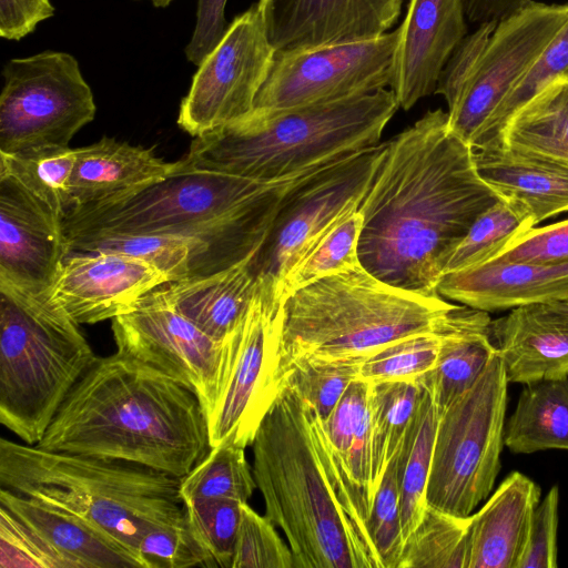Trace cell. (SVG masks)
<instances>
[{"mask_svg":"<svg viewBox=\"0 0 568 568\" xmlns=\"http://www.w3.org/2000/svg\"><path fill=\"white\" fill-rule=\"evenodd\" d=\"M500 199L479 176L473 148L427 111L386 142L358 210L363 267L394 286L438 294L445 263L485 210Z\"/></svg>","mask_w":568,"mask_h":568,"instance_id":"obj_1","label":"cell"},{"mask_svg":"<svg viewBox=\"0 0 568 568\" xmlns=\"http://www.w3.org/2000/svg\"><path fill=\"white\" fill-rule=\"evenodd\" d=\"M36 446L134 463L178 478L211 449L199 397L119 351L97 357Z\"/></svg>","mask_w":568,"mask_h":568,"instance_id":"obj_2","label":"cell"},{"mask_svg":"<svg viewBox=\"0 0 568 568\" xmlns=\"http://www.w3.org/2000/svg\"><path fill=\"white\" fill-rule=\"evenodd\" d=\"M251 446L265 516L294 568H377L342 500L323 422L286 382Z\"/></svg>","mask_w":568,"mask_h":568,"instance_id":"obj_3","label":"cell"},{"mask_svg":"<svg viewBox=\"0 0 568 568\" xmlns=\"http://www.w3.org/2000/svg\"><path fill=\"white\" fill-rule=\"evenodd\" d=\"M320 168L277 181L178 168L123 196L72 207L65 235L105 232L169 235L196 242L213 273L253 255L287 191Z\"/></svg>","mask_w":568,"mask_h":568,"instance_id":"obj_4","label":"cell"},{"mask_svg":"<svg viewBox=\"0 0 568 568\" xmlns=\"http://www.w3.org/2000/svg\"><path fill=\"white\" fill-rule=\"evenodd\" d=\"M399 108L390 89L280 111H255L194 138L181 169L277 181L379 144Z\"/></svg>","mask_w":568,"mask_h":568,"instance_id":"obj_5","label":"cell"},{"mask_svg":"<svg viewBox=\"0 0 568 568\" xmlns=\"http://www.w3.org/2000/svg\"><path fill=\"white\" fill-rule=\"evenodd\" d=\"M456 304L388 284L363 266L308 283L281 303V377L304 362L363 359L403 337L442 333Z\"/></svg>","mask_w":568,"mask_h":568,"instance_id":"obj_6","label":"cell"},{"mask_svg":"<svg viewBox=\"0 0 568 568\" xmlns=\"http://www.w3.org/2000/svg\"><path fill=\"white\" fill-rule=\"evenodd\" d=\"M0 484L75 514L138 552L146 531L184 515L178 477L134 463L47 450L4 437Z\"/></svg>","mask_w":568,"mask_h":568,"instance_id":"obj_7","label":"cell"},{"mask_svg":"<svg viewBox=\"0 0 568 568\" xmlns=\"http://www.w3.org/2000/svg\"><path fill=\"white\" fill-rule=\"evenodd\" d=\"M50 297L0 283V423L37 445L64 398L97 359Z\"/></svg>","mask_w":568,"mask_h":568,"instance_id":"obj_8","label":"cell"},{"mask_svg":"<svg viewBox=\"0 0 568 568\" xmlns=\"http://www.w3.org/2000/svg\"><path fill=\"white\" fill-rule=\"evenodd\" d=\"M568 20V4L531 1L499 22L481 23L455 49L435 93L450 130L470 146Z\"/></svg>","mask_w":568,"mask_h":568,"instance_id":"obj_9","label":"cell"},{"mask_svg":"<svg viewBox=\"0 0 568 568\" xmlns=\"http://www.w3.org/2000/svg\"><path fill=\"white\" fill-rule=\"evenodd\" d=\"M508 381L496 355L437 424L427 506L468 517L491 493L500 469Z\"/></svg>","mask_w":568,"mask_h":568,"instance_id":"obj_10","label":"cell"},{"mask_svg":"<svg viewBox=\"0 0 568 568\" xmlns=\"http://www.w3.org/2000/svg\"><path fill=\"white\" fill-rule=\"evenodd\" d=\"M386 142L328 163L300 179L285 194L251 267L261 293L281 307L290 272L348 211L358 207Z\"/></svg>","mask_w":568,"mask_h":568,"instance_id":"obj_11","label":"cell"},{"mask_svg":"<svg viewBox=\"0 0 568 568\" xmlns=\"http://www.w3.org/2000/svg\"><path fill=\"white\" fill-rule=\"evenodd\" d=\"M0 152L67 148L95 115L90 85L70 53L47 50L2 70Z\"/></svg>","mask_w":568,"mask_h":568,"instance_id":"obj_12","label":"cell"},{"mask_svg":"<svg viewBox=\"0 0 568 568\" xmlns=\"http://www.w3.org/2000/svg\"><path fill=\"white\" fill-rule=\"evenodd\" d=\"M257 282V281H256ZM280 308L256 287L244 315L223 339L212 400L205 410L210 446L246 448L282 390Z\"/></svg>","mask_w":568,"mask_h":568,"instance_id":"obj_13","label":"cell"},{"mask_svg":"<svg viewBox=\"0 0 568 568\" xmlns=\"http://www.w3.org/2000/svg\"><path fill=\"white\" fill-rule=\"evenodd\" d=\"M397 39L396 29L363 42L275 52L253 110L301 108L385 89Z\"/></svg>","mask_w":568,"mask_h":568,"instance_id":"obj_14","label":"cell"},{"mask_svg":"<svg viewBox=\"0 0 568 568\" xmlns=\"http://www.w3.org/2000/svg\"><path fill=\"white\" fill-rule=\"evenodd\" d=\"M274 54L256 2L233 19L197 67L180 105L179 126L197 138L250 114Z\"/></svg>","mask_w":568,"mask_h":568,"instance_id":"obj_15","label":"cell"},{"mask_svg":"<svg viewBox=\"0 0 568 568\" xmlns=\"http://www.w3.org/2000/svg\"><path fill=\"white\" fill-rule=\"evenodd\" d=\"M116 351L172 376L207 409L222 355L215 341L179 313L162 286L142 296L134 307L112 318Z\"/></svg>","mask_w":568,"mask_h":568,"instance_id":"obj_16","label":"cell"},{"mask_svg":"<svg viewBox=\"0 0 568 568\" xmlns=\"http://www.w3.org/2000/svg\"><path fill=\"white\" fill-rule=\"evenodd\" d=\"M69 254L62 217L11 176H0V283L50 297Z\"/></svg>","mask_w":568,"mask_h":568,"instance_id":"obj_17","label":"cell"},{"mask_svg":"<svg viewBox=\"0 0 568 568\" xmlns=\"http://www.w3.org/2000/svg\"><path fill=\"white\" fill-rule=\"evenodd\" d=\"M275 52L376 39L394 26L403 0H258Z\"/></svg>","mask_w":568,"mask_h":568,"instance_id":"obj_18","label":"cell"},{"mask_svg":"<svg viewBox=\"0 0 568 568\" xmlns=\"http://www.w3.org/2000/svg\"><path fill=\"white\" fill-rule=\"evenodd\" d=\"M170 278L153 265L114 252H71L50 300L78 324H94L130 312Z\"/></svg>","mask_w":568,"mask_h":568,"instance_id":"obj_19","label":"cell"},{"mask_svg":"<svg viewBox=\"0 0 568 568\" xmlns=\"http://www.w3.org/2000/svg\"><path fill=\"white\" fill-rule=\"evenodd\" d=\"M397 32L389 89L407 111L435 93L444 67L466 37L464 0H409Z\"/></svg>","mask_w":568,"mask_h":568,"instance_id":"obj_20","label":"cell"},{"mask_svg":"<svg viewBox=\"0 0 568 568\" xmlns=\"http://www.w3.org/2000/svg\"><path fill=\"white\" fill-rule=\"evenodd\" d=\"M490 337L508 383L568 375V308L561 302L514 307L491 321Z\"/></svg>","mask_w":568,"mask_h":568,"instance_id":"obj_21","label":"cell"},{"mask_svg":"<svg viewBox=\"0 0 568 568\" xmlns=\"http://www.w3.org/2000/svg\"><path fill=\"white\" fill-rule=\"evenodd\" d=\"M437 292L446 300L486 312L565 302L568 301V262H487L444 274Z\"/></svg>","mask_w":568,"mask_h":568,"instance_id":"obj_22","label":"cell"},{"mask_svg":"<svg viewBox=\"0 0 568 568\" xmlns=\"http://www.w3.org/2000/svg\"><path fill=\"white\" fill-rule=\"evenodd\" d=\"M369 383L356 379L323 422L344 506L362 541L373 547L367 521L376 494L372 476Z\"/></svg>","mask_w":568,"mask_h":568,"instance_id":"obj_23","label":"cell"},{"mask_svg":"<svg viewBox=\"0 0 568 568\" xmlns=\"http://www.w3.org/2000/svg\"><path fill=\"white\" fill-rule=\"evenodd\" d=\"M0 507L40 535L71 568H150L140 552L73 513L4 487Z\"/></svg>","mask_w":568,"mask_h":568,"instance_id":"obj_24","label":"cell"},{"mask_svg":"<svg viewBox=\"0 0 568 568\" xmlns=\"http://www.w3.org/2000/svg\"><path fill=\"white\" fill-rule=\"evenodd\" d=\"M473 155L483 181L535 226L568 211V165L503 144L473 149Z\"/></svg>","mask_w":568,"mask_h":568,"instance_id":"obj_25","label":"cell"},{"mask_svg":"<svg viewBox=\"0 0 568 568\" xmlns=\"http://www.w3.org/2000/svg\"><path fill=\"white\" fill-rule=\"evenodd\" d=\"M539 501V486L519 471L510 473L470 515L468 568H518Z\"/></svg>","mask_w":568,"mask_h":568,"instance_id":"obj_26","label":"cell"},{"mask_svg":"<svg viewBox=\"0 0 568 568\" xmlns=\"http://www.w3.org/2000/svg\"><path fill=\"white\" fill-rule=\"evenodd\" d=\"M77 149L71 179L72 207L123 196L166 178L178 168V161H164L154 153L153 148L132 145L106 136Z\"/></svg>","mask_w":568,"mask_h":568,"instance_id":"obj_27","label":"cell"},{"mask_svg":"<svg viewBox=\"0 0 568 568\" xmlns=\"http://www.w3.org/2000/svg\"><path fill=\"white\" fill-rule=\"evenodd\" d=\"M489 312L456 305L442 333L436 365L417 377L430 392L440 414L483 374L496 348L490 337Z\"/></svg>","mask_w":568,"mask_h":568,"instance_id":"obj_28","label":"cell"},{"mask_svg":"<svg viewBox=\"0 0 568 568\" xmlns=\"http://www.w3.org/2000/svg\"><path fill=\"white\" fill-rule=\"evenodd\" d=\"M253 255L223 271L169 282L162 288L179 313L206 335L222 342L255 295L257 282L251 267Z\"/></svg>","mask_w":568,"mask_h":568,"instance_id":"obj_29","label":"cell"},{"mask_svg":"<svg viewBox=\"0 0 568 568\" xmlns=\"http://www.w3.org/2000/svg\"><path fill=\"white\" fill-rule=\"evenodd\" d=\"M504 445L514 454L568 450V375L525 384L505 424Z\"/></svg>","mask_w":568,"mask_h":568,"instance_id":"obj_30","label":"cell"},{"mask_svg":"<svg viewBox=\"0 0 568 568\" xmlns=\"http://www.w3.org/2000/svg\"><path fill=\"white\" fill-rule=\"evenodd\" d=\"M498 144L568 165V75L548 82L521 105L493 145Z\"/></svg>","mask_w":568,"mask_h":568,"instance_id":"obj_31","label":"cell"},{"mask_svg":"<svg viewBox=\"0 0 568 568\" xmlns=\"http://www.w3.org/2000/svg\"><path fill=\"white\" fill-rule=\"evenodd\" d=\"M418 383V403L394 456L404 540L418 525L427 508V484L439 418L430 392Z\"/></svg>","mask_w":568,"mask_h":568,"instance_id":"obj_32","label":"cell"},{"mask_svg":"<svg viewBox=\"0 0 568 568\" xmlns=\"http://www.w3.org/2000/svg\"><path fill=\"white\" fill-rule=\"evenodd\" d=\"M71 252H114L140 258L170 282L213 274L199 244L169 235L91 232L65 235Z\"/></svg>","mask_w":568,"mask_h":568,"instance_id":"obj_33","label":"cell"},{"mask_svg":"<svg viewBox=\"0 0 568 568\" xmlns=\"http://www.w3.org/2000/svg\"><path fill=\"white\" fill-rule=\"evenodd\" d=\"M368 383L372 476L377 491L413 418L420 385L417 378Z\"/></svg>","mask_w":568,"mask_h":568,"instance_id":"obj_34","label":"cell"},{"mask_svg":"<svg viewBox=\"0 0 568 568\" xmlns=\"http://www.w3.org/2000/svg\"><path fill=\"white\" fill-rule=\"evenodd\" d=\"M78 149L0 152V176H11L63 217L72 207L71 179Z\"/></svg>","mask_w":568,"mask_h":568,"instance_id":"obj_35","label":"cell"},{"mask_svg":"<svg viewBox=\"0 0 568 568\" xmlns=\"http://www.w3.org/2000/svg\"><path fill=\"white\" fill-rule=\"evenodd\" d=\"M469 558L470 516L427 506L405 540L398 568H468Z\"/></svg>","mask_w":568,"mask_h":568,"instance_id":"obj_36","label":"cell"},{"mask_svg":"<svg viewBox=\"0 0 568 568\" xmlns=\"http://www.w3.org/2000/svg\"><path fill=\"white\" fill-rule=\"evenodd\" d=\"M257 488L245 448L224 439L211 447L207 455L180 478L183 500L226 498L247 503Z\"/></svg>","mask_w":568,"mask_h":568,"instance_id":"obj_37","label":"cell"},{"mask_svg":"<svg viewBox=\"0 0 568 568\" xmlns=\"http://www.w3.org/2000/svg\"><path fill=\"white\" fill-rule=\"evenodd\" d=\"M362 221V214L355 207L335 223L286 276L281 303L290 293L308 283L363 266L358 255Z\"/></svg>","mask_w":568,"mask_h":568,"instance_id":"obj_38","label":"cell"},{"mask_svg":"<svg viewBox=\"0 0 568 568\" xmlns=\"http://www.w3.org/2000/svg\"><path fill=\"white\" fill-rule=\"evenodd\" d=\"M531 227L535 225L530 219L499 200L477 216L448 256L443 275L468 270L493 260L511 241Z\"/></svg>","mask_w":568,"mask_h":568,"instance_id":"obj_39","label":"cell"},{"mask_svg":"<svg viewBox=\"0 0 568 568\" xmlns=\"http://www.w3.org/2000/svg\"><path fill=\"white\" fill-rule=\"evenodd\" d=\"M242 504L226 498L183 500L187 526L214 567L232 568Z\"/></svg>","mask_w":568,"mask_h":568,"instance_id":"obj_40","label":"cell"},{"mask_svg":"<svg viewBox=\"0 0 568 568\" xmlns=\"http://www.w3.org/2000/svg\"><path fill=\"white\" fill-rule=\"evenodd\" d=\"M442 333L414 334L384 345L361 361L358 379L381 382L419 377L436 365Z\"/></svg>","mask_w":568,"mask_h":568,"instance_id":"obj_41","label":"cell"},{"mask_svg":"<svg viewBox=\"0 0 568 568\" xmlns=\"http://www.w3.org/2000/svg\"><path fill=\"white\" fill-rule=\"evenodd\" d=\"M568 73V20L545 49L530 71L498 108L473 143V149L495 144L511 115L545 84Z\"/></svg>","mask_w":568,"mask_h":568,"instance_id":"obj_42","label":"cell"},{"mask_svg":"<svg viewBox=\"0 0 568 568\" xmlns=\"http://www.w3.org/2000/svg\"><path fill=\"white\" fill-rule=\"evenodd\" d=\"M359 363L361 359L298 363L284 379L326 420L348 386L358 379Z\"/></svg>","mask_w":568,"mask_h":568,"instance_id":"obj_43","label":"cell"},{"mask_svg":"<svg viewBox=\"0 0 568 568\" xmlns=\"http://www.w3.org/2000/svg\"><path fill=\"white\" fill-rule=\"evenodd\" d=\"M275 527L243 503L232 568H294L291 548Z\"/></svg>","mask_w":568,"mask_h":568,"instance_id":"obj_44","label":"cell"},{"mask_svg":"<svg viewBox=\"0 0 568 568\" xmlns=\"http://www.w3.org/2000/svg\"><path fill=\"white\" fill-rule=\"evenodd\" d=\"M367 528L383 568H398L405 540L394 458L375 494Z\"/></svg>","mask_w":568,"mask_h":568,"instance_id":"obj_45","label":"cell"},{"mask_svg":"<svg viewBox=\"0 0 568 568\" xmlns=\"http://www.w3.org/2000/svg\"><path fill=\"white\" fill-rule=\"evenodd\" d=\"M139 551L150 568L214 567L193 537L185 515L146 531Z\"/></svg>","mask_w":568,"mask_h":568,"instance_id":"obj_46","label":"cell"},{"mask_svg":"<svg viewBox=\"0 0 568 568\" xmlns=\"http://www.w3.org/2000/svg\"><path fill=\"white\" fill-rule=\"evenodd\" d=\"M0 567L71 568L40 535L0 507Z\"/></svg>","mask_w":568,"mask_h":568,"instance_id":"obj_47","label":"cell"},{"mask_svg":"<svg viewBox=\"0 0 568 568\" xmlns=\"http://www.w3.org/2000/svg\"><path fill=\"white\" fill-rule=\"evenodd\" d=\"M488 262H568V220L529 229Z\"/></svg>","mask_w":568,"mask_h":568,"instance_id":"obj_48","label":"cell"},{"mask_svg":"<svg viewBox=\"0 0 568 568\" xmlns=\"http://www.w3.org/2000/svg\"><path fill=\"white\" fill-rule=\"evenodd\" d=\"M559 488L554 486L535 507L518 568H557Z\"/></svg>","mask_w":568,"mask_h":568,"instance_id":"obj_49","label":"cell"},{"mask_svg":"<svg viewBox=\"0 0 568 568\" xmlns=\"http://www.w3.org/2000/svg\"><path fill=\"white\" fill-rule=\"evenodd\" d=\"M227 0H199L196 22L189 44L186 59L199 67L225 36L230 23L225 19Z\"/></svg>","mask_w":568,"mask_h":568,"instance_id":"obj_50","label":"cell"},{"mask_svg":"<svg viewBox=\"0 0 568 568\" xmlns=\"http://www.w3.org/2000/svg\"><path fill=\"white\" fill-rule=\"evenodd\" d=\"M52 16L54 7L50 0H0V36L20 40Z\"/></svg>","mask_w":568,"mask_h":568,"instance_id":"obj_51","label":"cell"},{"mask_svg":"<svg viewBox=\"0 0 568 568\" xmlns=\"http://www.w3.org/2000/svg\"><path fill=\"white\" fill-rule=\"evenodd\" d=\"M532 0H464L466 19L478 26L499 22L520 11Z\"/></svg>","mask_w":568,"mask_h":568,"instance_id":"obj_52","label":"cell"},{"mask_svg":"<svg viewBox=\"0 0 568 568\" xmlns=\"http://www.w3.org/2000/svg\"><path fill=\"white\" fill-rule=\"evenodd\" d=\"M154 7L156 8H165L168 7L173 0H150Z\"/></svg>","mask_w":568,"mask_h":568,"instance_id":"obj_53","label":"cell"},{"mask_svg":"<svg viewBox=\"0 0 568 568\" xmlns=\"http://www.w3.org/2000/svg\"><path fill=\"white\" fill-rule=\"evenodd\" d=\"M568 308V301L561 302Z\"/></svg>","mask_w":568,"mask_h":568,"instance_id":"obj_54","label":"cell"},{"mask_svg":"<svg viewBox=\"0 0 568 568\" xmlns=\"http://www.w3.org/2000/svg\"><path fill=\"white\" fill-rule=\"evenodd\" d=\"M566 75H568V73Z\"/></svg>","mask_w":568,"mask_h":568,"instance_id":"obj_55","label":"cell"}]
</instances>
